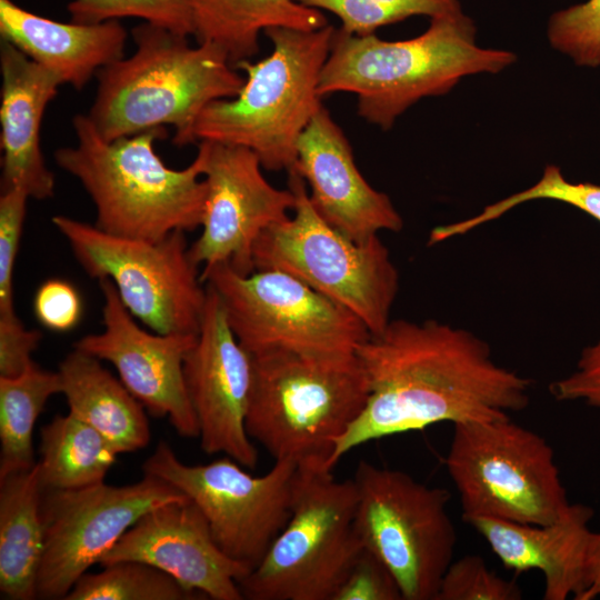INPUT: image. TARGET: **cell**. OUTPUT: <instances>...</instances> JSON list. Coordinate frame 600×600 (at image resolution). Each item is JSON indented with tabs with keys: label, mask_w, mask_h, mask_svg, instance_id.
Returning a JSON list of instances; mask_svg holds the SVG:
<instances>
[{
	"label": "cell",
	"mask_w": 600,
	"mask_h": 600,
	"mask_svg": "<svg viewBox=\"0 0 600 600\" xmlns=\"http://www.w3.org/2000/svg\"><path fill=\"white\" fill-rule=\"evenodd\" d=\"M37 462L43 490H72L104 482L119 454L94 428L72 413L56 416L40 430Z\"/></svg>",
	"instance_id": "obj_26"
},
{
	"label": "cell",
	"mask_w": 600,
	"mask_h": 600,
	"mask_svg": "<svg viewBox=\"0 0 600 600\" xmlns=\"http://www.w3.org/2000/svg\"><path fill=\"white\" fill-rule=\"evenodd\" d=\"M29 197L20 189L0 197V317L14 316L13 276Z\"/></svg>",
	"instance_id": "obj_34"
},
{
	"label": "cell",
	"mask_w": 600,
	"mask_h": 600,
	"mask_svg": "<svg viewBox=\"0 0 600 600\" xmlns=\"http://www.w3.org/2000/svg\"><path fill=\"white\" fill-rule=\"evenodd\" d=\"M40 340L41 333L27 329L17 314L0 317V377H18L34 363L31 354Z\"/></svg>",
	"instance_id": "obj_38"
},
{
	"label": "cell",
	"mask_w": 600,
	"mask_h": 600,
	"mask_svg": "<svg viewBox=\"0 0 600 600\" xmlns=\"http://www.w3.org/2000/svg\"><path fill=\"white\" fill-rule=\"evenodd\" d=\"M38 464L0 479V590L11 600L38 598L44 550Z\"/></svg>",
	"instance_id": "obj_25"
},
{
	"label": "cell",
	"mask_w": 600,
	"mask_h": 600,
	"mask_svg": "<svg viewBox=\"0 0 600 600\" xmlns=\"http://www.w3.org/2000/svg\"><path fill=\"white\" fill-rule=\"evenodd\" d=\"M67 10L77 23L138 18L187 37L194 36L188 0H72Z\"/></svg>",
	"instance_id": "obj_31"
},
{
	"label": "cell",
	"mask_w": 600,
	"mask_h": 600,
	"mask_svg": "<svg viewBox=\"0 0 600 600\" xmlns=\"http://www.w3.org/2000/svg\"><path fill=\"white\" fill-rule=\"evenodd\" d=\"M357 488L326 463H298L291 516L259 564L239 582L248 600H331L362 548Z\"/></svg>",
	"instance_id": "obj_8"
},
{
	"label": "cell",
	"mask_w": 600,
	"mask_h": 600,
	"mask_svg": "<svg viewBox=\"0 0 600 600\" xmlns=\"http://www.w3.org/2000/svg\"><path fill=\"white\" fill-rule=\"evenodd\" d=\"M33 312L46 328L66 332L73 329L82 316V300L68 281L49 279L41 283L33 298Z\"/></svg>",
	"instance_id": "obj_36"
},
{
	"label": "cell",
	"mask_w": 600,
	"mask_h": 600,
	"mask_svg": "<svg viewBox=\"0 0 600 600\" xmlns=\"http://www.w3.org/2000/svg\"><path fill=\"white\" fill-rule=\"evenodd\" d=\"M289 188L296 196L292 214L258 238L254 270L289 273L358 317L370 334L382 331L399 291V272L389 249L374 236L356 241L334 229L314 210L307 184L294 171Z\"/></svg>",
	"instance_id": "obj_7"
},
{
	"label": "cell",
	"mask_w": 600,
	"mask_h": 600,
	"mask_svg": "<svg viewBox=\"0 0 600 600\" xmlns=\"http://www.w3.org/2000/svg\"><path fill=\"white\" fill-rule=\"evenodd\" d=\"M188 498L171 483L150 474L132 484L104 482L72 490L42 491L44 550L38 573V598L64 599L90 567L144 513Z\"/></svg>",
	"instance_id": "obj_14"
},
{
	"label": "cell",
	"mask_w": 600,
	"mask_h": 600,
	"mask_svg": "<svg viewBox=\"0 0 600 600\" xmlns=\"http://www.w3.org/2000/svg\"><path fill=\"white\" fill-rule=\"evenodd\" d=\"M291 171L306 182L320 217L350 239L366 241L402 229V217L388 194L363 178L348 138L324 106L300 136Z\"/></svg>",
	"instance_id": "obj_19"
},
{
	"label": "cell",
	"mask_w": 600,
	"mask_h": 600,
	"mask_svg": "<svg viewBox=\"0 0 600 600\" xmlns=\"http://www.w3.org/2000/svg\"><path fill=\"white\" fill-rule=\"evenodd\" d=\"M131 36L134 52L98 71L87 116L108 141L170 126L177 147L196 143L201 112L236 97L244 77L211 43L192 47L189 37L149 22L136 26Z\"/></svg>",
	"instance_id": "obj_3"
},
{
	"label": "cell",
	"mask_w": 600,
	"mask_h": 600,
	"mask_svg": "<svg viewBox=\"0 0 600 600\" xmlns=\"http://www.w3.org/2000/svg\"><path fill=\"white\" fill-rule=\"evenodd\" d=\"M558 401H580L600 413V338L586 347L576 369L550 386Z\"/></svg>",
	"instance_id": "obj_37"
},
{
	"label": "cell",
	"mask_w": 600,
	"mask_h": 600,
	"mask_svg": "<svg viewBox=\"0 0 600 600\" xmlns=\"http://www.w3.org/2000/svg\"><path fill=\"white\" fill-rule=\"evenodd\" d=\"M593 510L570 503L552 523L538 526L493 518L467 522L486 540L501 563L516 572L539 570L544 578V600H576L586 589V561Z\"/></svg>",
	"instance_id": "obj_21"
},
{
	"label": "cell",
	"mask_w": 600,
	"mask_h": 600,
	"mask_svg": "<svg viewBox=\"0 0 600 600\" xmlns=\"http://www.w3.org/2000/svg\"><path fill=\"white\" fill-rule=\"evenodd\" d=\"M100 361L74 349L60 362L69 412L101 433L118 453L143 449L150 441L144 407Z\"/></svg>",
	"instance_id": "obj_23"
},
{
	"label": "cell",
	"mask_w": 600,
	"mask_h": 600,
	"mask_svg": "<svg viewBox=\"0 0 600 600\" xmlns=\"http://www.w3.org/2000/svg\"><path fill=\"white\" fill-rule=\"evenodd\" d=\"M82 269L108 278L127 310L151 331L198 333L207 286L183 231L158 241L124 238L58 214L51 219Z\"/></svg>",
	"instance_id": "obj_12"
},
{
	"label": "cell",
	"mask_w": 600,
	"mask_h": 600,
	"mask_svg": "<svg viewBox=\"0 0 600 600\" xmlns=\"http://www.w3.org/2000/svg\"><path fill=\"white\" fill-rule=\"evenodd\" d=\"M543 199L570 204L600 222V186L590 182H571L564 178L558 166L548 164L541 178L528 189L488 204L473 217L434 227L430 231L428 246L466 234L477 227L500 218L519 204Z\"/></svg>",
	"instance_id": "obj_28"
},
{
	"label": "cell",
	"mask_w": 600,
	"mask_h": 600,
	"mask_svg": "<svg viewBox=\"0 0 600 600\" xmlns=\"http://www.w3.org/2000/svg\"><path fill=\"white\" fill-rule=\"evenodd\" d=\"M207 184L201 234L189 247L203 269L228 262L239 273L254 271L252 252L260 234L289 217L296 196L273 187L258 156L243 147L203 141Z\"/></svg>",
	"instance_id": "obj_15"
},
{
	"label": "cell",
	"mask_w": 600,
	"mask_h": 600,
	"mask_svg": "<svg viewBox=\"0 0 600 600\" xmlns=\"http://www.w3.org/2000/svg\"><path fill=\"white\" fill-rule=\"evenodd\" d=\"M368 396L356 353L254 356L247 432L274 460L328 467L334 442L362 412Z\"/></svg>",
	"instance_id": "obj_6"
},
{
	"label": "cell",
	"mask_w": 600,
	"mask_h": 600,
	"mask_svg": "<svg viewBox=\"0 0 600 600\" xmlns=\"http://www.w3.org/2000/svg\"><path fill=\"white\" fill-rule=\"evenodd\" d=\"M1 191L20 189L44 200L54 192V176L41 151V123L60 79L11 43L0 44Z\"/></svg>",
	"instance_id": "obj_20"
},
{
	"label": "cell",
	"mask_w": 600,
	"mask_h": 600,
	"mask_svg": "<svg viewBox=\"0 0 600 600\" xmlns=\"http://www.w3.org/2000/svg\"><path fill=\"white\" fill-rule=\"evenodd\" d=\"M103 330L82 337L74 349L110 362L131 394L157 418H168L179 436L198 438L199 427L183 376L198 333L149 332L120 300L108 278L99 279Z\"/></svg>",
	"instance_id": "obj_17"
},
{
	"label": "cell",
	"mask_w": 600,
	"mask_h": 600,
	"mask_svg": "<svg viewBox=\"0 0 600 600\" xmlns=\"http://www.w3.org/2000/svg\"><path fill=\"white\" fill-rule=\"evenodd\" d=\"M61 393L59 372L32 363L14 378L0 377V479L34 462L33 428L47 401Z\"/></svg>",
	"instance_id": "obj_27"
},
{
	"label": "cell",
	"mask_w": 600,
	"mask_h": 600,
	"mask_svg": "<svg viewBox=\"0 0 600 600\" xmlns=\"http://www.w3.org/2000/svg\"><path fill=\"white\" fill-rule=\"evenodd\" d=\"M142 470L187 496L204 516L219 548L252 571L291 516L298 462L274 460L264 476L254 477L229 457L186 464L160 441Z\"/></svg>",
	"instance_id": "obj_13"
},
{
	"label": "cell",
	"mask_w": 600,
	"mask_h": 600,
	"mask_svg": "<svg viewBox=\"0 0 600 600\" xmlns=\"http://www.w3.org/2000/svg\"><path fill=\"white\" fill-rule=\"evenodd\" d=\"M598 597H600V532H591L586 561V589L578 600H592Z\"/></svg>",
	"instance_id": "obj_39"
},
{
	"label": "cell",
	"mask_w": 600,
	"mask_h": 600,
	"mask_svg": "<svg viewBox=\"0 0 600 600\" xmlns=\"http://www.w3.org/2000/svg\"><path fill=\"white\" fill-rule=\"evenodd\" d=\"M331 600H402V594L387 566L362 547Z\"/></svg>",
	"instance_id": "obj_35"
},
{
	"label": "cell",
	"mask_w": 600,
	"mask_h": 600,
	"mask_svg": "<svg viewBox=\"0 0 600 600\" xmlns=\"http://www.w3.org/2000/svg\"><path fill=\"white\" fill-rule=\"evenodd\" d=\"M198 43H211L234 67L259 52V37L271 28L317 30L328 24L318 9L294 0H188Z\"/></svg>",
	"instance_id": "obj_24"
},
{
	"label": "cell",
	"mask_w": 600,
	"mask_h": 600,
	"mask_svg": "<svg viewBox=\"0 0 600 600\" xmlns=\"http://www.w3.org/2000/svg\"><path fill=\"white\" fill-rule=\"evenodd\" d=\"M356 354L369 386L367 403L334 442L328 468L369 441L439 422L509 418L530 401L531 381L499 366L472 332L436 320H392Z\"/></svg>",
	"instance_id": "obj_1"
},
{
	"label": "cell",
	"mask_w": 600,
	"mask_h": 600,
	"mask_svg": "<svg viewBox=\"0 0 600 600\" xmlns=\"http://www.w3.org/2000/svg\"><path fill=\"white\" fill-rule=\"evenodd\" d=\"M172 577L141 561H119L100 572H86L64 600H194Z\"/></svg>",
	"instance_id": "obj_29"
},
{
	"label": "cell",
	"mask_w": 600,
	"mask_h": 600,
	"mask_svg": "<svg viewBox=\"0 0 600 600\" xmlns=\"http://www.w3.org/2000/svg\"><path fill=\"white\" fill-rule=\"evenodd\" d=\"M551 47L577 66L600 67V0H588L554 12L548 24Z\"/></svg>",
	"instance_id": "obj_32"
},
{
	"label": "cell",
	"mask_w": 600,
	"mask_h": 600,
	"mask_svg": "<svg viewBox=\"0 0 600 600\" xmlns=\"http://www.w3.org/2000/svg\"><path fill=\"white\" fill-rule=\"evenodd\" d=\"M0 36L62 84L81 90L100 69L124 57L128 32L119 20L61 22L0 0Z\"/></svg>",
	"instance_id": "obj_22"
},
{
	"label": "cell",
	"mask_w": 600,
	"mask_h": 600,
	"mask_svg": "<svg viewBox=\"0 0 600 600\" xmlns=\"http://www.w3.org/2000/svg\"><path fill=\"white\" fill-rule=\"evenodd\" d=\"M334 28H271L272 44L261 60L240 61L244 72L239 93L210 103L194 127L197 142L212 141L253 151L263 169L291 171L297 143L323 106L318 87Z\"/></svg>",
	"instance_id": "obj_5"
},
{
	"label": "cell",
	"mask_w": 600,
	"mask_h": 600,
	"mask_svg": "<svg viewBox=\"0 0 600 600\" xmlns=\"http://www.w3.org/2000/svg\"><path fill=\"white\" fill-rule=\"evenodd\" d=\"M183 376L197 417L201 449L224 453L254 469L258 450L246 428L253 381V357L233 334L217 292L207 300L197 341L187 353Z\"/></svg>",
	"instance_id": "obj_16"
},
{
	"label": "cell",
	"mask_w": 600,
	"mask_h": 600,
	"mask_svg": "<svg viewBox=\"0 0 600 600\" xmlns=\"http://www.w3.org/2000/svg\"><path fill=\"white\" fill-rule=\"evenodd\" d=\"M339 18L341 30L368 36L380 27L400 22L412 16L431 18L461 10L459 0H294Z\"/></svg>",
	"instance_id": "obj_30"
},
{
	"label": "cell",
	"mask_w": 600,
	"mask_h": 600,
	"mask_svg": "<svg viewBox=\"0 0 600 600\" xmlns=\"http://www.w3.org/2000/svg\"><path fill=\"white\" fill-rule=\"evenodd\" d=\"M522 597L514 580L490 570L482 557L468 554L450 563L436 600H520Z\"/></svg>",
	"instance_id": "obj_33"
},
{
	"label": "cell",
	"mask_w": 600,
	"mask_h": 600,
	"mask_svg": "<svg viewBox=\"0 0 600 600\" xmlns=\"http://www.w3.org/2000/svg\"><path fill=\"white\" fill-rule=\"evenodd\" d=\"M352 479L354 527L362 547L391 571L402 600H436L457 544L449 491L364 460Z\"/></svg>",
	"instance_id": "obj_10"
},
{
	"label": "cell",
	"mask_w": 600,
	"mask_h": 600,
	"mask_svg": "<svg viewBox=\"0 0 600 600\" xmlns=\"http://www.w3.org/2000/svg\"><path fill=\"white\" fill-rule=\"evenodd\" d=\"M514 61L511 51L479 47L474 23L462 10L431 18L423 33L406 40L356 36L339 28L318 91L321 97L356 94L358 114L389 130L420 99L446 94L467 76L498 73Z\"/></svg>",
	"instance_id": "obj_2"
},
{
	"label": "cell",
	"mask_w": 600,
	"mask_h": 600,
	"mask_svg": "<svg viewBox=\"0 0 600 600\" xmlns=\"http://www.w3.org/2000/svg\"><path fill=\"white\" fill-rule=\"evenodd\" d=\"M129 560L151 564L188 591L213 600H242L239 582L251 572L219 548L204 516L189 498L144 513L100 566Z\"/></svg>",
	"instance_id": "obj_18"
},
{
	"label": "cell",
	"mask_w": 600,
	"mask_h": 600,
	"mask_svg": "<svg viewBox=\"0 0 600 600\" xmlns=\"http://www.w3.org/2000/svg\"><path fill=\"white\" fill-rule=\"evenodd\" d=\"M227 321L253 357L276 352L352 354L370 332L353 313L274 269L239 273L223 262L202 269Z\"/></svg>",
	"instance_id": "obj_11"
},
{
	"label": "cell",
	"mask_w": 600,
	"mask_h": 600,
	"mask_svg": "<svg viewBox=\"0 0 600 600\" xmlns=\"http://www.w3.org/2000/svg\"><path fill=\"white\" fill-rule=\"evenodd\" d=\"M77 144L54 151L56 163L78 179L96 210V226L114 236L158 241L201 226L207 184L200 179L206 144L183 169L166 166L154 150L166 128L112 141L103 139L87 114L72 119Z\"/></svg>",
	"instance_id": "obj_4"
},
{
	"label": "cell",
	"mask_w": 600,
	"mask_h": 600,
	"mask_svg": "<svg viewBox=\"0 0 600 600\" xmlns=\"http://www.w3.org/2000/svg\"><path fill=\"white\" fill-rule=\"evenodd\" d=\"M444 464L466 521L544 526L570 504L551 446L510 417L453 424Z\"/></svg>",
	"instance_id": "obj_9"
}]
</instances>
